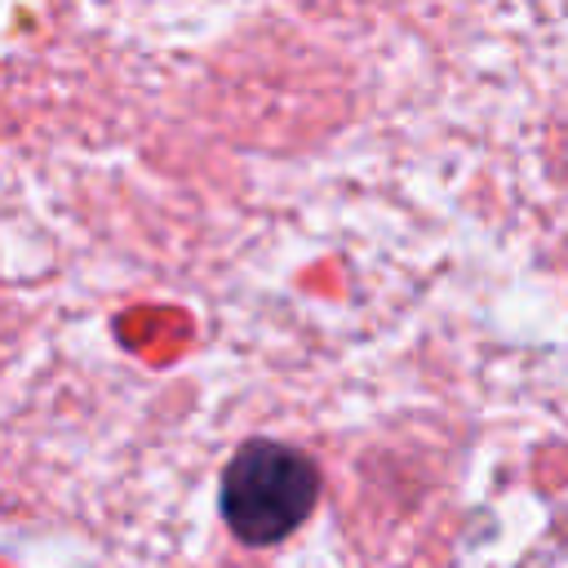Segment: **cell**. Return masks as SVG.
<instances>
[{"mask_svg":"<svg viewBox=\"0 0 568 568\" xmlns=\"http://www.w3.org/2000/svg\"><path fill=\"white\" fill-rule=\"evenodd\" d=\"M320 466L284 439H244L217 479V506L235 541L275 546L297 532L320 501Z\"/></svg>","mask_w":568,"mask_h":568,"instance_id":"cell-1","label":"cell"}]
</instances>
